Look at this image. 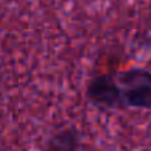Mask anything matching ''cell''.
Listing matches in <instances>:
<instances>
[{
	"instance_id": "obj_3",
	"label": "cell",
	"mask_w": 151,
	"mask_h": 151,
	"mask_svg": "<svg viewBox=\"0 0 151 151\" xmlns=\"http://www.w3.org/2000/svg\"><path fill=\"white\" fill-rule=\"evenodd\" d=\"M82 147L81 143V133L76 127H64L63 130H58L53 135L48 138L45 143V149L53 150V151H73Z\"/></svg>"
},
{
	"instance_id": "obj_1",
	"label": "cell",
	"mask_w": 151,
	"mask_h": 151,
	"mask_svg": "<svg viewBox=\"0 0 151 151\" xmlns=\"http://www.w3.org/2000/svg\"><path fill=\"white\" fill-rule=\"evenodd\" d=\"M122 91L123 109L151 110V69L133 66L115 72Z\"/></svg>"
},
{
	"instance_id": "obj_2",
	"label": "cell",
	"mask_w": 151,
	"mask_h": 151,
	"mask_svg": "<svg viewBox=\"0 0 151 151\" xmlns=\"http://www.w3.org/2000/svg\"><path fill=\"white\" fill-rule=\"evenodd\" d=\"M85 98L91 106L99 110H125L122 91L115 73H98L90 78L85 88Z\"/></svg>"
}]
</instances>
